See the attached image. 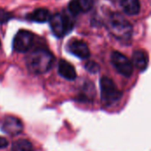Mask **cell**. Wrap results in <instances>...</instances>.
<instances>
[{"instance_id":"2e32d148","label":"cell","mask_w":151,"mask_h":151,"mask_svg":"<svg viewBox=\"0 0 151 151\" xmlns=\"http://www.w3.org/2000/svg\"><path fill=\"white\" fill-rule=\"evenodd\" d=\"M86 69L91 73H96L100 71V66L97 63L94 62V61H89L85 65Z\"/></svg>"},{"instance_id":"8fae6325","label":"cell","mask_w":151,"mask_h":151,"mask_svg":"<svg viewBox=\"0 0 151 151\" xmlns=\"http://www.w3.org/2000/svg\"><path fill=\"white\" fill-rule=\"evenodd\" d=\"M122 8L128 15H136L140 12L141 4L139 0H122Z\"/></svg>"},{"instance_id":"277c9868","label":"cell","mask_w":151,"mask_h":151,"mask_svg":"<svg viewBox=\"0 0 151 151\" xmlns=\"http://www.w3.org/2000/svg\"><path fill=\"white\" fill-rule=\"evenodd\" d=\"M49 21L51 31L57 37H63L66 34L70 33L73 28V21L65 14L55 13L50 16Z\"/></svg>"},{"instance_id":"3957f363","label":"cell","mask_w":151,"mask_h":151,"mask_svg":"<svg viewBox=\"0 0 151 151\" xmlns=\"http://www.w3.org/2000/svg\"><path fill=\"white\" fill-rule=\"evenodd\" d=\"M100 88L102 101L107 106L114 104L122 97V92L117 88L113 81L106 76L101 78Z\"/></svg>"},{"instance_id":"ac0fdd59","label":"cell","mask_w":151,"mask_h":151,"mask_svg":"<svg viewBox=\"0 0 151 151\" xmlns=\"http://www.w3.org/2000/svg\"><path fill=\"white\" fill-rule=\"evenodd\" d=\"M9 145V142L7 141V139H5L4 137H1L0 136V150L6 148Z\"/></svg>"},{"instance_id":"e0dca14e","label":"cell","mask_w":151,"mask_h":151,"mask_svg":"<svg viewBox=\"0 0 151 151\" xmlns=\"http://www.w3.org/2000/svg\"><path fill=\"white\" fill-rule=\"evenodd\" d=\"M11 17H10V14L8 12H4L2 10L0 11V22L1 23L7 21Z\"/></svg>"},{"instance_id":"5b68a950","label":"cell","mask_w":151,"mask_h":151,"mask_svg":"<svg viewBox=\"0 0 151 151\" xmlns=\"http://www.w3.org/2000/svg\"><path fill=\"white\" fill-rule=\"evenodd\" d=\"M111 63L115 69L123 76L130 77L134 72V65L130 59L119 51H113L111 54Z\"/></svg>"},{"instance_id":"ba28073f","label":"cell","mask_w":151,"mask_h":151,"mask_svg":"<svg viewBox=\"0 0 151 151\" xmlns=\"http://www.w3.org/2000/svg\"><path fill=\"white\" fill-rule=\"evenodd\" d=\"M67 50L71 54L76 56L81 59H87L90 56L88 46L83 41H80V40L71 41L67 46Z\"/></svg>"},{"instance_id":"9a60e30c","label":"cell","mask_w":151,"mask_h":151,"mask_svg":"<svg viewBox=\"0 0 151 151\" xmlns=\"http://www.w3.org/2000/svg\"><path fill=\"white\" fill-rule=\"evenodd\" d=\"M81 9L83 12H88L89 11L94 4V0H78Z\"/></svg>"},{"instance_id":"7c38bea8","label":"cell","mask_w":151,"mask_h":151,"mask_svg":"<svg viewBox=\"0 0 151 151\" xmlns=\"http://www.w3.org/2000/svg\"><path fill=\"white\" fill-rule=\"evenodd\" d=\"M29 18L33 21L39 22V23H44L46 21H49V19L50 18V14L48 10H46L44 8H39V9H36L35 12H33L29 15Z\"/></svg>"},{"instance_id":"7a4b0ae2","label":"cell","mask_w":151,"mask_h":151,"mask_svg":"<svg viewBox=\"0 0 151 151\" xmlns=\"http://www.w3.org/2000/svg\"><path fill=\"white\" fill-rule=\"evenodd\" d=\"M107 27L110 33L119 41L127 42L130 41L133 32L131 24L119 13H112L107 20Z\"/></svg>"},{"instance_id":"d6986e66","label":"cell","mask_w":151,"mask_h":151,"mask_svg":"<svg viewBox=\"0 0 151 151\" xmlns=\"http://www.w3.org/2000/svg\"><path fill=\"white\" fill-rule=\"evenodd\" d=\"M0 45H1V43H0Z\"/></svg>"},{"instance_id":"4fadbf2b","label":"cell","mask_w":151,"mask_h":151,"mask_svg":"<svg viewBox=\"0 0 151 151\" xmlns=\"http://www.w3.org/2000/svg\"><path fill=\"white\" fill-rule=\"evenodd\" d=\"M12 151H34V147L29 141L20 139L13 142Z\"/></svg>"},{"instance_id":"8992f818","label":"cell","mask_w":151,"mask_h":151,"mask_svg":"<svg viewBox=\"0 0 151 151\" xmlns=\"http://www.w3.org/2000/svg\"><path fill=\"white\" fill-rule=\"evenodd\" d=\"M34 35L27 30H19L14 36L12 47L17 52H27L32 46Z\"/></svg>"},{"instance_id":"6da1fadb","label":"cell","mask_w":151,"mask_h":151,"mask_svg":"<svg viewBox=\"0 0 151 151\" xmlns=\"http://www.w3.org/2000/svg\"><path fill=\"white\" fill-rule=\"evenodd\" d=\"M53 54L46 49H36L26 59L27 69L35 74H42L50 70L54 63Z\"/></svg>"},{"instance_id":"5bb4252c","label":"cell","mask_w":151,"mask_h":151,"mask_svg":"<svg viewBox=\"0 0 151 151\" xmlns=\"http://www.w3.org/2000/svg\"><path fill=\"white\" fill-rule=\"evenodd\" d=\"M68 9L70 11L71 14L73 15V16H77L81 12V6H80V4H79L78 0H72L69 3Z\"/></svg>"},{"instance_id":"30bf717a","label":"cell","mask_w":151,"mask_h":151,"mask_svg":"<svg viewBox=\"0 0 151 151\" xmlns=\"http://www.w3.org/2000/svg\"><path fill=\"white\" fill-rule=\"evenodd\" d=\"M133 65L139 71H145L149 65V58L145 51L136 50L133 54Z\"/></svg>"},{"instance_id":"9c48e42d","label":"cell","mask_w":151,"mask_h":151,"mask_svg":"<svg viewBox=\"0 0 151 151\" xmlns=\"http://www.w3.org/2000/svg\"><path fill=\"white\" fill-rule=\"evenodd\" d=\"M58 73L68 81H74L77 77V73L73 65L64 59H61L58 63Z\"/></svg>"},{"instance_id":"52a82bcc","label":"cell","mask_w":151,"mask_h":151,"mask_svg":"<svg viewBox=\"0 0 151 151\" xmlns=\"http://www.w3.org/2000/svg\"><path fill=\"white\" fill-rule=\"evenodd\" d=\"M1 129L7 134L17 135L22 132L23 124L19 119L13 116H8L4 119Z\"/></svg>"}]
</instances>
